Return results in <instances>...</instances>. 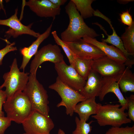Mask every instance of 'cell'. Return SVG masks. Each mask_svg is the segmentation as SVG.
<instances>
[{
    "mask_svg": "<svg viewBox=\"0 0 134 134\" xmlns=\"http://www.w3.org/2000/svg\"><path fill=\"white\" fill-rule=\"evenodd\" d=\"M65 8L69 18V23L67 28L61 34V39L62 41L73 42L85 36L95 38L100 35L86 24L71 0Z\"/></svg>",
    "mask_w": 134,
    "mask_h": 134,
    "instance_id": "obj_1",
    "label": "cell"
},
{
    "mask_svg": "<svg viewBox=\"0 0 134 134\" xmlns=\"http://www.w3.org/2000/svg\"><path fill=\"white\" fill-rule=\"evenodd\" d=\"M75 122L76 128L72 132V134H89L91 133L92 129V126L91 124L94 122L91 120L87 123L86 122L80 120L79 118L76 117Z\"/></svg>",
    "mask_w": 134,
    "mask_h": 134,
    "instance_id": "obj_25",
    "label": "cell"
},
{
    "mask_svg": "<svg viewBox=\"0 0 134 134\" xmlns=\"http://www.w3.org/2000/svg\"><path fill=\"white\" fill-rule=\"evenodd\" d=\"M18 9H16L14 14L7 19H0V25L6 26L10 28L6 32L5 36L8 37L12 36L16 38L20 35L26 34L37 38L40 34L31 29L33 23L26 26L21 22L18 18Z\"/></svg>",
    "mask_w": 134,
    "mask_h": 134,
    "instance_id": "obj_13",
    "label": "cell"
},
{
    "mask_svg": "<svg viewBox=\"0 0 134 134\" xmlns=\"http://www.w3.org/2000/svg\"><path fill=\"white\" fill-rule=\"evenodd\" d=\"M25 133L28 134H50L54 124L50 117L35 110L22 123Z\"/></svg>",
    "mask_w": 134,
    "mask_h": 134,
    "instance_id": "obj_7",
    "label": "cell"
},
{
    "mask_svg": "<svg viewBox=\"0 0 134 134\" xmlns=\"http://www.w3.org/2000/svg\"><path fill=\"white\" fill-rule=\"evenodd\" d=\"M130 68L126 67L122 73L114 77L122 92H134V75Z\"/></svg>",
    "mask_w": 134,
    "mask_h": 134,
    "instance_id": "obj_19",
    "label": "cell"
},
{
    "mask_svg": "<svg viewBox=\"0 0 134 134\" xmlns=\"http://www.w3.org/2000/svg\"><path fill=\"white\" fill-rule=\"evenodd\" d=\"M3 106L6 117L18 124H22L32 111L29 99L23 91L17 92L7 98Z\"/></svg>",
    "mask_w": 134,
    "mask_h": 134,
    "instance_id": "obj_2",
    "label": "cell"
},
{
    "mask_svg": "<svg viewBox=\"0 0 134 134\" xmlns=\"http://www.w3.org/2000/svg\"><path fill=\"white\" fill-rule=\"evenodd\" d=\"M100 104L96 102L95 97L86 99L76 105L74 112L78 114L80 120L86 122L91 115L97 114Z\"/></svg>",
    "mask_w": 134,
    "mask_h": 134,
    "instance_id": "obj_18",
    "label": "cell"
},
{
    "mask_svg": "<svg viewBox=\"0 0 134 134\" xmlns=\"http://www.w3.org/2000/svg\"><path fill=\"white\" fill-rule=\"evenodd\" d=\"M121 39L124 48L130 55H134V22L131 26L126 28Z\"/></svg>",
    "mask_w": 134,
    "mask_h": 134,
    "instance_id": "obj_21",
    "label": "cell"
},
{
    "mask_svg": "<svg viewBox=\"0 0 134 134\" xmlns=\"http://www.w3.org/2000/svg\"><path fill=\"white\" fill-rule=\"evenodd\" d=\"M93 60L83 59L76 57L73 67L78 73L86 81L92 69Z\"/></svg>",
    "mask_w": 134,
    "mask_h": 134,
    "instance_id": "obj_22",
    "label": "cell"
},
{
    "mask_svg": "<svg viewBox=\"0 0 134 134\" xmlns=\"http://www.w3.org/2000/svg\"><path fill=\"white\" fill-rule=\"evenodd\" d=\"M55 5L60 7L61 6L63 5L67 1V0H49Z\"/></svg>",
    "mask_w": 134,
    "mask_h": 134,
    "instance_id": "obj_32",
    "label": "cell"
},
{
    "mask_svg": "<svg viewBox=\"0 0 134 134\" xmlns=\"http://www.w3.org/2000/svg\"><path fill=\"white\" fill-rule=\"evenodd\" d=\"M58 134H66L64 132L62 129H59L58 131Z\"/></svg>",
    "mask_w": 134,
    "mask_h": 134,
    "instance_id": "obj_35",
    "label": "cell"
},
{
    "mask_svg": "<svg viewBox=\"0 0 134 134\" xmlns=\"http://www.w3.org/2000/svg\"><path fill=\"white\" fill-rule=\"evenodd\" d=\"M23 134H26L25 133H23Z\"/></svg>",
    "mask_w": 134,
    "mask_h": 134,
    "instance_id": "obj_38",
    "label": "cell"
},
{
    "mask_svg": "<svg viewBox=\"0 0 134 134\" xmlns=\"http://www.w3.org/2000/svg\"><path fill=\"white\" fill-rule=\"evenodd\" d=\"M11 121L7 117L0 116V134H4L11 125Z\"/></svg>",
    "mask_w": 134,
    "mask_h": 134,
    "instance_id": "obj_29",
    "label": "cell"
},
{
    "mask_svg": "<svg viewBox=\"0 0 134 134\" xmlns=\"http://www.w3.org/2000/svg\"><path fill=\"white\" fill-rule=\"evenodd\" d=\"M104 134H134V125L125 127H112Z\"/></svg>",
    "mask_w": 134,
    "mask_h": 134,
    "instance_id": "obj_26",
    "label": "cell"
},
{
    "mask_svg": "<svg viewBox=\"0 0 134 134\" xmlns=\"http://www.w3.org/2000/svg\"><path fill=\"white\" fill-rule=\"evenodd\" d=\"M118 83L114 77H102L101 89L98 96L100 101H102L108 93H114L117 98L121 106L128 109L127 101L124 97L119 88Z\"/></svg>",
    "mask_w": 134,
    "mask_h": 134,
    "instance_id": "obj_15",
    "label": "cell"
},
{
    "mask_svg": "<svg viewBox=\"0 0 134 134\" xmlns=\"http://www.w3.org/2000/svg\"><path fill=\"white\" fill-rule=\"evenodd\" d=\"M64 56L58 45L49 44L37 51L32 61L30 73L36 75L37 69L42 63L49 61L54 64L64 61Z\"/></svg>",
    "mask_w": 134,
    "mask_h": 134,
    "instance_id": "obj_8",
    "label": "cell"
},
{
    "mask_svg": "<svg viewBox=\"0 0 134 134\" xmlns=\"http://www.w3.org/2000/svg\"><path fill=\"white\" fill-rule=\"evenodd\" d=\"M15 44V42L7 44L5 47L0 50V66L2 65L3 58L7 54L10 52L17 50L16 47L13 46Z\"/></svg>",
    "mask_w": 134,
    "mask_h": 134,
    "instance_id": "obj_28",
    "label": "cell"
},
{
    "mask_svg": "<svg viewBox=\"0 0 134 134\" xmlns=\"http://www.w3.org/2000/svg\"><path fill=\"white\" fill-rule=\"evenodd\" d=\"M23 92L29 99L32 110L50 117L49 102L47 92L37 80L36 75L30 73L28 81Z\"/></svg>",
    "mask_w": 134,
    "mask_h": 134,
    "instance_id": "obj_3",
    "label": "cell"
},
{
    "mask_svg": "<svg viewBox=\"0 0 134 134\" xmlns=\"http://www.w3.org/2000/svg\"><path fill=\"white\" fill-rule=\"evenodd\" d=\"M1 7H0V10L1 9Z\"/></svg>",
    "mask_w": 134,
    "mask_h": 134,
    "instance_id": "obj_37",
    "label": "cell"
},
{
    "mask_svg": "<svg viewBox=\"0 0 134 134\" xmlns=\"http://www.w3.org/2000/svg\"><path fill=\"white\" fill-rule=\"evenodd\" d=\"M102 77L92 69L81 93L86 99L98 97L102 86Z\"/></svg>",
    "mask_w": 134,
    "mask_h": 134,
    "instance_id": "obj_16",
    "label": "cell"
},
{
    "mask_svg": "<svg viewBox=\"0 0 134 134\" xmlns=\"http://www.w3.org/2000/svg\"><path fill=\"white\" fill-rule=\"evenodd\" d=\"M127 101L128 117L132 121H134V95L132 94L129 97H126Z\"/></svg>",
    "mask_w": 134,
    "mask_h": 134,
    "instance_id": "obj_27",
    "label": "cell"
},
{
    "mask_svg": "<svg viewBox=\"0 0 134 134\" xmlns=\"http://www.w3.org/2000/svg\"><path fill=\"white\" fill-rule=\"evenodd\" d=\"M83 19L92 17L95 10L91 4L94 0H71Z\"/></svg>",
    "mask_w": 134,
    "mask_h": 134,
    "instance_id": "obj_23",
    "label": "cell"
},
{
    "mask_svg": "<svg viewBox=\"0 0 134 134\" xmlns=\"http://www.w3.org/2000/svg\"><path fill=\"white\" fill-rule=\"evenodd\" d=\"M120 106L118 104H100L97 113L92 117L100 126L120 127L123 124L131 123L132 121L128 118L125 109Z\"/></svg>",
    "mask_w": 134,
    "mask_h": 134,
    "instance_id": "obj_4",
    "label": "cell"
},
{
    "mask_svg": "<svg viewBox=\"0 0 134 134\" xmlns=\"http://www.w3.org/2000/svg\"><path fill=\"white\" fill-rule=\"evenodd\" d=\"M51 34L56 43L61 47L67 57L70 65L73 66L76 56L65 42L62 41L58 36L57 32L54 31Z\"/></svg>",
    "mask_w": 134,
    "mask_h": 134,
    "instance_id": "obj_24",
    "label": "cell"
},
{
    "mask_svg": "<svg viewBox=\"0 0 134 134\" xmlns=\"http://www.w3.org/2000/svg\"><path fill=\"white\" fill-rule=\"evenodd\" d=\"M65 42L75 56L81 59L93 60L106 56L98 47L82 38L73 42Z\"/></svg>",
    "mask_w": 134,
    "mask_h": 134,
    "instance_id": "obj_11",
    "label": "cell"
},
{
    "mask_svg": "<svg viewBox=\"0 0 134 134\" xmlns=\"http://www.w3.org/2000/svg\"><path fill=\"white\" fill-rule=\"evenodd\" d=\"M0 38L3 40L4 41H5L6 43L7 44H9L10 43L9 42V41H8L7 40V39H2L0 37Z\"/></svg>",
    "mask_w": 134,
    "mask_h": 134,
    "instance_id": "obj_36",
    "label": "cell"
},
{
    "mask_svg": "<svg viewBox=\"0 0 134 134\" xmlns=\"http://www.w3.org/2000/svg\"><path fill=\"white\" fill-rule=\"evenodd\" d=\"M134 1V0H118L117 1L120 4H125Z\"/></svg>",
    "mask_w": 134,
    "mask_h": 134,
    "instance_id": "obj_33",
    "label": "cell"
},
{
    "mask_svg": "<svg viewBox=\"0 0 134 134\" xmlns=\"http://www.w3.org/2000/svg\"><path fill=\"white\" fill-rule=\"evenodd\" d=\"M25 5L41 17H52L54 19L60 13V7L55 6L49 0H29L25 2Z\"/></svg>",
    "mask_w": 134,
    "mask_h": 134,
    "instance_id": "obj_14",
    "label": "cell"
},
{
    "mask_svg": "<svg viewBox=\"0 0 134 134\" xmlns=\"http://www.w3.org/2000/svg\"><path fill=\"white\" fill-rule=\"evenodd\" d=\"M49 88L56 92L60 97L61 100L57 105L58 107L64 106L67 115L72 116L76 105L84 101L86 97L63 83L57 76L55 82L49 85Z\"/></svg>",
    "mask_w": 134,
    "mask_h": 134,
    "instance_id": "obj_6",
    "label": "cell"
},
{
    "mask_svg": "<svg viewBox=\"0 0 134 134\" xmlns=\"http://www.w3.org/2000/svg\"><path fill=\"white\" fill-rule=\"evenodd\" d=\"M3 1L2 0H0V5L1 9L3 10L4 12L5 13V10L3 8Z\"/></svg>",
    "mask_w": 134,
    "mask_h": 134,
    "instance_id": "obj_34",
    "label": "cell"
},
{
    "mask_svg": "<svg viewBox=\"0 0 134 134\" xmlns=\"http://www.w3.org/2000/svg\"><path fill=\"white\" fill-rule=\"evenodd\" d=\"M126 67L105 56L93 60L92 69L102 77H114L122 73Z\"/></svg>",
    "mask_w": 134,
    "mask_h": 134,
    "instance_id": "obj_10",
    "label": "cell"
},
{
    "mask_svg": "<svg viewBox=\"0 0 134 134\" xmlns=\"http://www.w3.org/2000/svg\"><path fill=\"white\" fill-rule=\"evenodd\" d=\"M6 99L5 91L0 89V116H4V112L2 110V107Z\"/></svg>",
    "mask_w": 134,
    "mask_h": 134,
    "instance_id": "obj_31",
    "label": "cell"
},
{
    "mask_svg": "<svg viewBox=\"0 0 134 134\" xmlns=\"http://www.w3.org/2000/svg\"><path fill=\"white\" fill-rule=\"evenodd\" d=\"M94 24L98 25L107 36L106 39H102V41L106 43H108L111 44L119 49L127 57L130 55L125 50L122 40L117 34L114 28L111 23L109 24L110 26L113 31V33L111 35H109L107 33L101 25L98 23H95Z\"/></svg>",
    "mask_w": 134,
    "mask_h": 134,
    "instance_id": "obj_20",
    "label": "cell"
},
{
    "mask_svg": "<svg viewBox=\"0 0 134 134\" xmlns=\"http://www.w3.org/2000/svg\"><path fill=\"white\" fill-rule=\"evenodd\" d=\"M58 77L64 83L80 93L86 81L77 72L73 66L68 65L64 61L54 64Z\"/></svg>",
    "mask_w": 134,
    "mask_h": 134,
    "instance_id": "obj_9",
    "label": "cell"
},
{
    "mask_svg": "<svg viewBox=\"0 0 134 134\" xmlns=\"http://www.w3.org/2000/svg\"><path fill=\"white\" fill-rule=\"evenodd\" d=\"M9 71L4 74L3 83L0 89L5 87L7 98L13 96L16 93L23 91L25 90L29 80L30 73L21 72L18 67L17 60L14 58L10 66Z\"/></svg>",
    "mask_w": 134,
    "mask_h": 134,
    "instance_id": "obj_5",
    "label": "cell"
},
{
    "mask_svg": "<svg viewBox=\"0 0 134 134\" xmlns=\"http://www.w3.org/2000/svg\"><path fill=\"white\" fill-rule=\"evenodd\" d=\"M121 22L125 25L130 26L134 21L129 12L128 11L123 12L120 14Z\"/></svg>",
    "mask_w": 134,
    "mask_h": 134,
    "instance_id": "obj_30",
    "label": "cell"
},
{
    "mask_svg": "<svg viewBox=\"0 0 134 134\" xmlns=\"http://www.w3.org/2000/svg\"><path fill=\"white\" fill-rule=\"evenodd\" d=\"M51 23L45 31L40 35L37 39L29 46L24 47L20 50L23 56L22 63L20 69L24 71L25 68L32 57L35 55L37 51L40 44L49 36L52 26Z\"/></svg>",
    "mask_w": 134,
    "mask_h": 134,
    "instance_id": "obj_17",
    "label": "cell"
},
{
    "mask_svg": "<svg viewBox=\"0 0 134 134\" xmlns=\"http://www.w3.org/2000/svg\"><path fill=\"white\" fill-rule=\"evenodd\" d=\"M85 41L96 46L102 51L108 57L120 63L124 64L126 67L131 68L134 65L133 60L127 57L119 49L113 45L99 41L95 38L85 36L82 38Z\"/></svg>",
    "mask_w": 134,
    "mask_h": 134,
    "instance_id": "obj_12",
    "label": "cell"
}]
</instances>
